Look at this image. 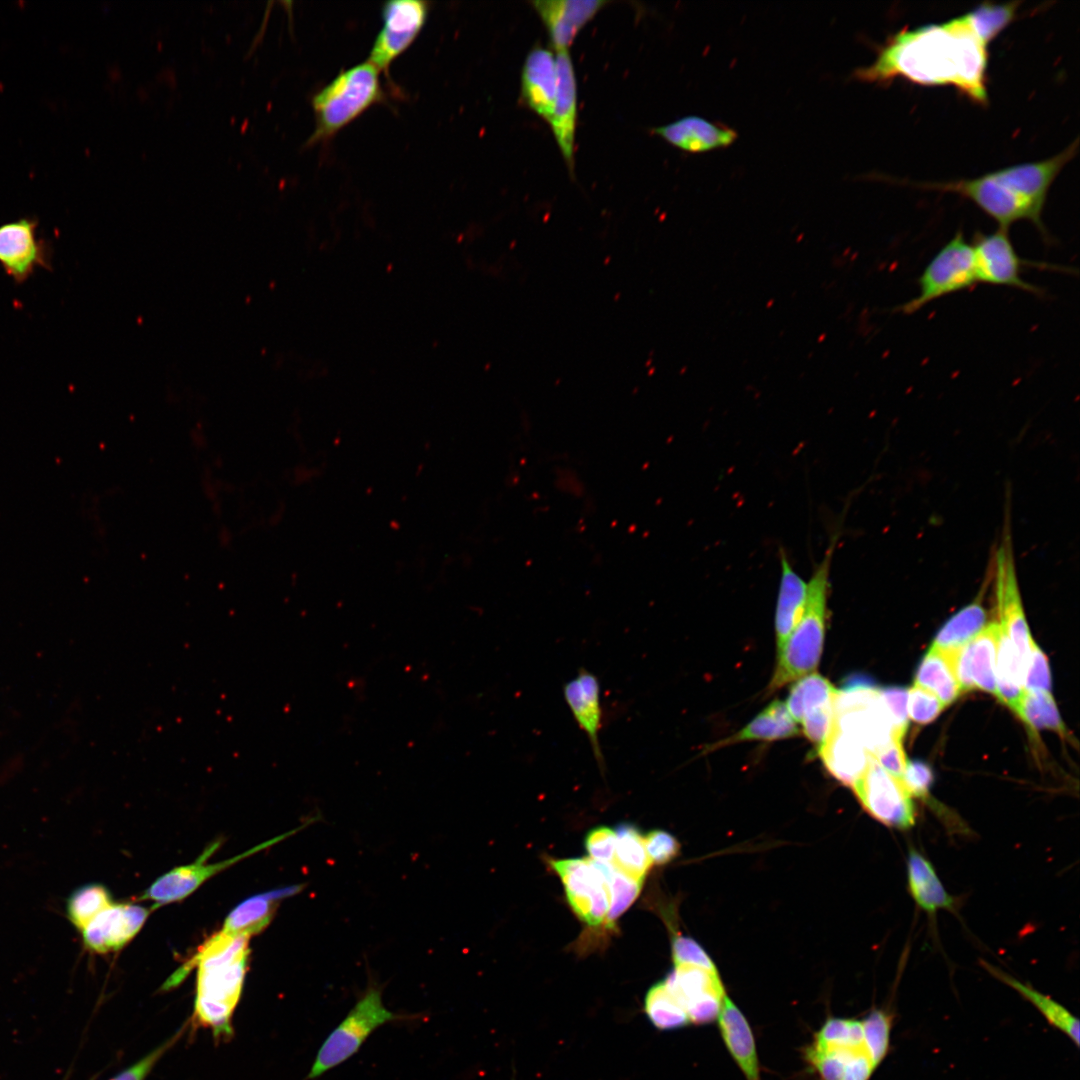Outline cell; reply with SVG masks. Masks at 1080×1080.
I'll return each mask as SVG.
<instances>
[{
    "instance_id": "obj_33",
    "label": "cell",
    "mask_w": 1080,
    "mask_h": 1080,
    "mask_svg": "<svg viewBox=\"0 0 1080 1080\" xmlns=\"http://www.w3.org/2000/svg\"><path fill=\"white\" fill-rule=\"evenodd\" d=\"M839 689L817 672L798 679L791 687L785 706L796 723L810 710L833 702Z\"/></svg>"
},
{
    "instance_id": "obj_10",
    "label": "cell",
    "mask_w": 1080,
    "mask_h": 1080,
    "mask_svg": "<svg viewBox=\"0 0 1080 1080\" xmlns=\"http://www.w3.org/2000/svg\"><path fill=\"white\" fill-rule=\"evenodd\" d=\"M550 865L560 877L570 907L577 917L590 926L605 922L609 894L603 863L589 858L551 860Z\"/></svg>"
},
{
    "instance_id": "obj_39",
    "label": "cell",
    "mask_w": 1080,
    "mask_h": 1080,
    "mask_svg": "<svg viewBox=\"0 0 1080 1080\" xmlns=\"http://www.w3.org/2000/svg\"><path fill=\"white\" fill-rule=\"evenodd\" d=\"M1022 1H1012L1004 4L983 2L973 10L966 13L977 37L986 45L988 44L1016 18V13Z\"/></svg>"
},
{
    "instance_id": "obj_11",
    "label": "cell",
    "mask_w": 1080,
    "mask_h": 1080,
    "mask_svg": "<svg viewBox=\"0 0 1080 1080\" xmlns=\"http://www.w3.org/2000/svg\"><path fill=\"white\" fill-rule=\"evenodd\" d=\"M999 626L1013 642L1026 671L1032 638L1025 619L1016 576L1011 538L1003 536L993 562ZM1025 676V675H1024Z\"/></svg>"
},
{
    "instance_id": "obj_31",
    "label": "cell",
    "mask_w": 1080,
    "mask_h": 1080,
    "mask_svg": "<svg viewBox=\"0 0 1080 1080\" xmlns=\"http://www.w3.org/2000/svg\"><path fill=\"white\" fill-rule=\"evenodd\" d=\"M915 685L934 694L944 707L961 693L949 659L932 646L916 671Z\"/></svg>"
},
{
    "instance_id": "obj_37",
    "label": "cell",
    "mask_w": 1080,
    "mask_h": 1080,
    "mask_svg": "<svg viewBox=\"0 0 1080 1080\" xmlns=\"http://www.w3.org/2000/svg\"><path fill=\"white\" fill-rule=\"evenodd\" d=\"M1015 713L1034 730L1047 728L1063 737L1067 736L1066 728L1050 692L1023 691Z\"/></svg>"
},
{
    "instance_id": "obj_19",
    "label": "cell",
    "mask_w": 1080,
    "mask_h": 1080,
    "mask_svg": "<svg viewBox=\"0 0 1080 1080\" xmlns=\"http://www.w3.org/2000/svg\"><path fill=\"white\" fill-rule=\"evenodd\" d=\"M563 697L579 728L590 743L594 760L600 771L605 770V759L599 742L602 727V707L598 677L581 667L577 675L563 685Z\"/></svg>"
},
{
    "instance_id": "obj_46",
    "label": "cell",
    "mask_w": 1080,
    "mask_h": 1080,
    "mask_svg": "<svg viewBox=\"0 0 1080 1080\" xmlns=\"http://www.w3.org/2000/svg\"><path fill=\"white\" fill-rule=\"evenodd\" d=\"M185 1030L183 1026L171 1038L149 1052L136 1063L118 1073L110 1080H146L158 1061L171 1049L181 1038Z\"/></svg>"
},
{
    "instance_id": "obj_22",
    "label": "cell",
    "mask_w": 1080,
    "mask_h": 1080,
    "mask_svg": "<svg viewBox=\"0 0 1080 1080\" xmlns=\"http://www.w3.org/2000/svg\"><path fill=\"white\" fill-rule=\"evenodd\" d=\"M520 90L527 107L550 123L557 92L556 55L552 50L536 45L528 52Z\"/></svg>"
},
{
    "instance_id": "obj_30",
    "label": "cell",
    "mask_w": 1080,
    "mask_h": 1080,
    "mask_svg": "<svg viewBox=\"0 0 1080 1080\" xmlns=\"http://www.w3.org/2000/svg\"><path fill=\"white\" fill-rule=\"evenodd\" d=\"M986 610L975 600L954 614L938 631L932 647L950 655L972 640L984 627Z\"/></svg>"
},
{
    "instance_id": "obj_45",
    "label": "cell",
    "mask_w": 1080,
    "mask_h": 1080,
    "mask_svg": "<svg viewBox=\"0 0 1080 1080\" xmlns=\"http://www.w3.org/2000/svg\"><path fill=\"white\" fill-rule=\"evenodd\" d=\"M1051 674L1047 656L1032 640L1024 676V691L1050 692Z\"/></svg>"
},
{
    "instance_id": "obj_4",
    "label": "cell",
    "mask_w": 1080,
    "mask_h": 1080,
    "mask_svg": "<svg viewBox=\"0 0 1080 1080\" xmlns=\"http://www.w3.org/2000/svg\"><path fill=\"white\" fill-rule=\"evenodd\" d=\"M380 71L366 61L341 71L312 97L315 130L307 144L334 136L372 105L385 98Z\"/></svg>"
},
{
    "instance_id": "obj_23",
    "label": "cell",
    "mask_w": 1080,
    "mask_h": 1080,
    "mask_svg": "<svg viewBox=\"0 0 1080 1080\" xmlns=\"http://www.w3.org/2000/svg\"><path fill=\"white\" fill-rule=\"evenodd\" d=\"M653 133L672 146L688 153H705L730 146L737 132L718 122L699 116H686L653 128Z\"/></svg>"
},
{
    "instance_id": "obj_40",
    "label": "cell",
    "mask_w": 1080,
    "mask_h": 1080,
    "mask_svg": "<svg viewBox=\"0 0 1080 1080\" xmlns=\"http://www.w3.org/2000/svg\"><path fill=\"white\" fill-rule=\"evenodd\" d=\"M603 866L609 894V907L605 924L608 928H614L618 918L638 897L643 881L625 874L612 863H603Z\"/></svg>"
},
{
    "instance_id": "obj_8",
    "label": "cell",
    "mask_w": 1080,
    "mask_h": 1080,
    "mask_svg": "<svg viewBox=\"0 0 1080 1080\" xmlns=\"http://www.w3.org/2000/svg\"><path fill=\"white\" fill-rule=\"evenodd\" d=\"M851 787L863 808L882 824L897 829L914 825L912 796L902 780L882 768L870 754L865 771Z\"/></svg>"
},
{
    "instance_id": "obj_50",
    "label": "cell",
    "mask_w": 1080,
    "mask_h": 1080,
    "mask_svg": "<svg viewBox=\"0 0 1080 1080\" xmlns=\"http://www.w3.org/2000/svg\"><path fill=\"white\" fill-rule=\"evenodd\" d=\"M880 694L888 710L894 736L903 739L908 727L907 691L901 687H888L880 689Z\"/></svg>"
},
{
    "instance_id": "obj_44",
    "label": "cell",
    "mask_w": 1080,
    "mask_h": 1080,
    "mask_svg": "<svg viewBox=\"0 0 1080 1080\" xmlns=\"http://www.w3.org/2000/svg\"><path fill=\"white\" fill-rule=\"evenodd\" d=\"M907 694V713L914 722L930 723L944 709V705L934 694L917 685L911 687Z\"/></svg>"
},
{
    "instance_id": "obj_28",
    "label": "cell",
    "mask_w": 1080,
    "mask_h": 1080,
    "mask_svg": "<svg viewBox=\"0 0 1080 1080\" xmlns=\"http://www.w3.org/2000/svg\"><path fill=\"white\" fill-rule=\"evenodd\" d=\"M799 734L797 723L789 714L785 703L775 699L744 728L706 748L714 751L724 746L747 741H773L794 737Z\"/></svg>"
},
{
    "instance_id": "obj_52",
    "label": "cell",
    "mask_w": 1080,
    "mask_h": 1080,
    "mask_svg": "<svg viewBox=\"0 0 1080 1080\" xmlns=\"http://www.w3.org/2000/svg\"><path fill=\"white\" fill-rule=\"evenodd\" d=\"M870 755L887 772L901 779L908 762L901 738L893 737L889 744Z\"/></svg>"
},
{
    "instance_id": "obj_41",
    "label": "cell",
    "mask_w": 1080,
    "mask_h": 1080,
    "mask_svg": "<svg viewBox=\"0 0 1080 1080\" xmlns=\"http://www.w3.org/2000/svg\"><path fill=\"white\" fill-rule=\"evenodd\" d=\"M861 1024L864 1050L875 1070L889 1050L892 1015L882 1009H873Z\"/></svg>"
},
{
    "instance_id": "obj_36",
    "label": "cell",
    "mask_w": 1080,
    "mask_h": 1080,
    "mask_svg": "<svg viewBox=\"0 0 1080 1080\" xmlns=\"http://www.w3.org/2000/svg\"><path fill=\"white\" fill-rule=\"evenodd\" d=\"M112 904L111 893L104 885L86 884L68 896L65 905L66 917L74 928L81 931Z\"/></svg>"
},
{
    "instance_id": "obj_53",
    "label": "cell",
    "mask_w": 1080,
    "mask_h": 1080,
    "mask_svg": "<svg viewBox=\"0 0 1080 1080\" xmlns=\"http://www.w3.org/2000/svg\"><path fill=\"white\" fill-rule=\"evenodd\" d=\"M873 1071L874 1068L863 1050L849 1058L842 1080H869Z\"/></svg>"
},
{
    "instance_id": "obj_48",
    "label": "cell",
    "mask_w": 1080,
    "mask_h": 1080,
    "mask_svg": "<svg viewBox=\"0 0 1080 1080\" xmlns=\"http://www.w3.org/2000/svg\"><path fill=\"white\" fill-rule=\"evenodd\" d=\"M585 848L590 858L596 862L613 863L616 848V833L607 826H597L585 836Z\"/></svg>"
},
{
    "instance_id": "obj_29",
    "label": "cell",
    "mask_w": 1080,
    "mask_h": 1080,
    "mask_svg": "<svg viewBox=\"0 0 1080 1080\" xmlns=\"http://www.w3.org/2000/svg\"><path fill=\"white\" fill-rule=\"evenodd\" d=\"M907 871L911 895L920 908L932 913L953 907V898L940 882L932 864L914 849L908 854Z\"/></svg>"
},
{
    "instance_id": "obj_5",
    "label": "cell",
    "mask_w": 1080,
    "mask_h": 1080,
    "mask_svg": "<svg viewBox=\"0 0 1080 1080\" xmlns=\"http://www.w3.org/2000/svg\"><path fill=\"white\" fill-rule=\"evenodd\" d=\"M382 994L383 985L370 979L354 1006L320 1046L306 1079L314 1080L347 1061L380 1026L422 1018V1014L389 1010L383 1003Z\"/></svg>"
},
{
    "instance_id": "obj_26",
    "label": "cell",
    "mask_w": 1080,
    "mask_h": 1080,
    "mask_svg": "<svg viewBox=\"0 0 1080 1080\" xmlns=\"http://www.w3.org/2000/svg\"><path fill=\"white\" fill-rule=\"evenodd\" d=\"M780 582L775 613L777 654L799 622L805 607L807 582L795 571L785 551L779 550Z\"/></svg>"
},
{
    "instance_id": "obj_17",
    "label": "cell",
    "mask_w": 1080,
    "mask_h": 1080,
    "mask_svg": "<svg viewBox=\"0 0 1080 1080\" xmlns=\"http://www.w3.org/2000/svg\"><path fill=\"white\" fill-rule=\"evenodd\" d=\"M997 622L989 623L956 652L945 655L953 668L961 692L980 689L996 696Z\"/></svg>"
},
{
    "instance_id": "obj_20",
    "label": "cell",
    "mask_w": 1080,
    "mask_h": 1080,
    "mask_svg": "<svg viewBox=\"0 0 1080 1080\" xmlns=\"http://www.w3.org/2000/svg\"><path fill=\"white\" fill-rule=\"evenodd\" d=\"M556 52L568 51L579 31L607 4L606 0H533Z\"/></svg>"
},
{
    "instance_id": "obj_16",
    "label": "cell",
    "mask_w": 1080,
    "mask_h": 1080,
    "mask_svg": "<svg viewBox=\"0 0 1080 1080\" xmlns=\"http://www.w3.org/2000/svg\"><path fill=\"white\" fill-rule=\"evenodd\" d=\"M1079 148L1076 138L1059 154L1037 162H1026L987 173L988 176L1028 201L1042 215L1050 186Z\"/></svg>"
},
{
    "instance_id": "obj_25",
    "label": "cell",
    "mask_w": 1080,
    "mask_h": 1080,
    "mask_svg": "<svg viewBox=\"0 0 1080 1080\" xmlns=\"http://www.w3.org/2000/svg\"><path fill=\"white\" fill-rule=\"evenodd\" d=\"M303 888V884L290 885L244 900L226 917L222 930L248 937L258 934L269 925L280 902L298 894Z\"/></svg>"
},
{
    "instance_id": "obj_51",
    "label": "cell",
    "mask_w": 1080,
    "mask_h": 1080,
    "mask_svg": "<svg viewBox=\"0 0 1080 1080\" xmlns=\"http://www.w3.org/2000/svg\"><path fill=\"white\" fill-rule=\"evenodd\" d=\"M931 768L922 761H908L901 780L911 796L926 800L933 783Z\"/></svg>"
},
{
    "instance_id": "obj_18",
    "label": "cell",
    "mask_w": 1080,
    "mask_h": 1080,
    "mask_svg": "<svg viewBox=\"0 0 1080 1080\" xmlns=\"http://www.w3.org/2000/svg\"><path fill=\"white\" fill-rule=\"evenodd\" d=\"M149 911L136 904H112L80 931L84 946L91 952L118 951L141 929Z\"/></svg>"
},
{
    "instance_id": "obj_43",
    "label": "cell",
    "mask_w": 1080,
    "mask_h": 1080,
    "mask_svg": "<svg viewBox=\"0 0 1080 1080\" xmlns=\"http://www.w3.org/2000/svg\"><path fill=\"white\" fill-rule=\"evenodd\" d=\"M834 707L835 700L814 708L807 712L800 722L803 733L813 745L816 756H818L830 732L834 718Z\"/></svg>"
},
{
    "instance_id": "obj_32",
    "label": "cell",
    "mask_w": 1080,
    "mask_h": 1080,
    "mask_svg": "<svg viewBox=\"0 0 1080 1080\" xmlns=\"http://www.w3.org/2000/svg\"><path fill=\"white\" fill-rule=\"evenodd\" d=\"M987 970L1005 984L1015 989L1024 998L1030 1001L1047 1019V1021L1064 1032L1072 1041L1079 1045V1021L1064 1006L1044 995L1030 985L1024 984L1012 976L985 964Z\"/></svg>"
},
{
    "instance_id": "obj_6",
    "label": "cell",
    "mask_w": 1080,
    "mask_h": 1080,
    "mask_svg": "<svg viewBox=\"0 0 1080 1080\" xmlns=\"http://www.w3.org/2000/svg\"><path fill=\"white\" fill-rule=\"evenodd\" d=\"M918 294L896 308L913 314L932 301L978 284L971 242L958 231L928 262L918 280Z\"/></svg>"
},
{
    "instance_id": "obj_1",
    "label": "cell",
    "mask_w": 1080,
    "mask_h": 1080,
    "mask_svg": "<svg viewBox=\"0 0 1080 1080\" xmlns=\"http://www.w3.org/2000/svg\"><path fill=\"white\" fill-rule=\"evenodd\" d=\"M987 58V46L964 14L945 23L899 31L878 49L871 65L857 68L852 76L879 84L896 77L923 85L949 84L986 105Z\"/></svg>"
},
{
    "instance_id": "obj_47",
    "label": "cell",
    "mask_w": 1080,
    "mask_h": 1080,
    "mask_svg": "<svg viewBox=\"0 0 1080 1080\" xmlns=\"http://www.w3.org/2000/svg\"><path fill=\"white\" fill-rule=\"evenodd\" d=\"M672 957L675 965H690L717 971L714 962L705 950L690 937L676 936L673 939Z\"/></svg>"
},
{
    "instance_id": "obj_7",
    "label": "cell",
    "mask_w": 1080,
    "mask_h": 1080,
    "mask_svg": "<svg viewBox=\"0 0 1080 1080\" xmlns=\"http://www.w3.org/2000/svg\"><path fill=\"white\" fill-rule=\"evenodd\" d=\"M918 187L957 193L972 201L986 215L993 218L1002 229L1008 230L1009 226L1016 221L1029 220L1038 228L1045 240L1049 239L1042 222V215L1028 201L987 174L972 179L919 184Z\"/></svg>"
},
{
    "instance_id": "obj_15",
    "label": "cell",
    "mask_w": 1080,
    "mask_h": 1080,
    "mask_svg": "<svg viewBox=\"0 0 1080 1080\" xmlns=\"http://www.w3.org/2000/svg\"><path fill=\"white\" fill-rule=\"evenodd\" d=\"M306 825L307 823L301 825L300 827L292 831H289L283 835H280L265 843H262L257 847H254L249 851H246L245 853L235 856L231 859L205 865L204 860L213 851H215L218 846L217 843H214L212 846L208 847L204 851V853L199 857L196 862L189 865L177 867L158 878L144 892V894L140 897V900L153 901L155 904L154 908L174 901H179L187 897L193 891H195L205 880L209 879L214 874L232 865V863H235L238 860L246 857L247 855L255 853L265 847L275 844L276 842L286 837H289L293 833L304 828Z\"/></svg>"
},
{
    "instance_id": "obj_38",
    "label": "cell",
    "mask_w": 1080,
    "mask_h": 1080,
    "mask_svg": "<svg viewBox=\"0 0 1080 1080\" xmlns=\"http://www.w3.org/2000/svg\"><path fill=\"white\" fill-rule=\"evenodd\" d=\"M812 1045L827 1051L863 1050L861 1021L833 1016L828 1017L815 1033Z\"/></svg>"
},
{
    "instance_id": "obj_21",
    "label": "cell",
    "mask_w": 1080,
    "mask_h": 1080,
    "mask_svg": "<svg viewBox=\"0 0 1080 1080\" xmlns=\"http://www.w3.org/2000/svg\"><path fill=\"white\" fill-rule=\"evenodd\" d=\"M557 92L550 126L560 153L573 173L577 125V81L569 51L556 53Z\"/></svg>"
},
{
    "instance_id": "obj_12",
    "label": "cell",
    "mask_w": 1080,
    "mask_h": 1080,
    "mask_svg": "<svg viewBox=\"0 0 1080 1080\" xmlns=\"http://www.w3.org/2000/svg\"><path fill=\"white\" fill-rule=\"evenodd\" d=\"M37 227L38 221L28 217L0 225V266L16 284L38 269L52 270L53 249Z\"/></svg>"
},
{
    "instance_id": "obj_3",
    "label": "cell",
    "mask_w": 1080,
    "mask_h": 1080,
    "mask_svg": "<svg viewBox=\"0 0 1080 1080\" xmlns=\"http://www.w3.org/2000/svg\"><path fill=\"white\" fill-rule=\"evenodd\" d=\"M839 534L831 536L823 558L807 582L803 614L785 645L777 654V664L768 691L815 672L824 645L830 569Z\"/></svg>"
},
{
    "instance_id": "obj_35",
    "label": "cell",
    "mask_w": 1080,
    "mask_h": 1080,
    "mask_svg": "<svg viewBox=\"0 0 1080 1080\" xmlns=\"http://www.w3.org/2000/svg\"><path fill=\"white\" fill-rule=\"evenodd\" d=\"M644 1011L650 1023L661 1031L677 1030L691 1024L685 1009L668 991L663 981L648 989L644 999Z\"/></svg>"
},
{
    "instance_id": "obj_34",
    "label": "cell",
    "mask_w": 1080,
    "mask_h": 1080,
    "mask_svg": "<svg viewBox=\"0 0 1080 1080\" xmlns=\"http://www.w3.org/2000/svg\"><path fill=\"white\" fill-rule=\"evenodd\" d=\"M615 833L616 848L612 864L625 874L644 881L652 862L640 830L631 823H621Z\"/></svg>"
},
{
    "instance_id": "obj_24",
    "label": "cell",
    "mask_w": 1080,
    "mask_h": 1080,
    "mask_svg": "<svg viewBox=\"0 0 1080 1080\" xmlns=\"http://www.w3.org/2000/svg\"><path fill=\"white\" fill-rule=\"evenodd\" d=\"M717 1021L723 1042L746 1080H761L753 1032L745 1015L728 996Z\"/></svg>"
},
{
    "instance_id": "obj_42",
    "label": "cell",
    "mask_w": 1080,
    "mask_h": 1080,
    "mask_svg": "<svg viewBox=\"0 0 1080 1080\" xmlns=\"http://www.w3.org/2000/svg\"><path fill=\"white\" fill-rule=\"evenodd\" d=\"M864 1050V1049H863ZM858 1051H827L809 1045L804 1056L820 1080H842L849 1058Z\"/></svg>"
},
{
    "instance_id": "obj_13",
    "label": "cell",
    "mask_w": 1080,
    "mask_h": 1080,
    "mask_svg": "<svg viewBox=\"0 0 1080 1080\" xmlns=\"http://www.w3.org/2000/svg\"><path fill=\"white\" fill-rule=\"evenodd\" d=\"M429 13V2L394 0L382 7L383 25L371 47L368 62L379 71H387L423 29Z\"/></svg>"
},
{
    "instance_id": "obj_2",
    "label": "cell",
    "mask_w": 1080,
    "mask_h": 1080,
    "mask_svg": "<svg viewBox=\"0 0 1080 1080\" xmlns=\"http://www.w3.org/2000/svg\"><path fill=\"white\" fill-rule=\"evenodd\" d=\"M248 943V936L221 930L209 937L163 985V989L175 987L192 967H197L192 1024L209 1029L216 1040H229L233 1035L232 1018L247 971Z\"/></svg>"
},
{
    "instance_id": "obj_14",
    "label": "cell",
    "mask_w": 1080,
    "mask_h": 1080,
    "mask_svg": "<svg viewBox=\"0 0 1080 1080\" xmlns=\"http://www.w3.org/2000/svg\"><path fill=\"white\" fill-rule=\"evenodd\" d=\"M695 1025L715 1022L727 996L718 971L696 966L676 965L663 980Z\"/></svg>"
},
{
    "instance_id": "obj_9",
    "label": "cell",
    "mask_w": 1080,
    "mask_h": 1080,
    "mask_svg": "<svg viewBox=\"0 0 1080 1080\" xmlns=\"http://www.w3.org/2000/svg\"><path fill=\"white\" fill-rule=\"evenodd\" d=\"M971 244L979 283L1011 287L1041 296L1042 289L1022 277L1024 268L1034 266L1056 269L1054 265L1034 263L1021 258L1007 229L998 228L991 233L976 232Z\"/></svg>"
},
{
    "instance_id": "obj_49",
    "label": "cell",
    "mask_w": 1080,
    "mask_h": 1080,
    "mask_svg": "<svg viewBox=\"0 0 1080 1080\" xmlns=\"http://www.w3.org/2000/svg\"><path fill=\"white\" fill-rule=\"evenodd\" d=\"M647 854L652 863L664 865L676 858L680 852V843L669 832L652 830L644 837Z\"/></svg>"
},
{
    "instance_id": "obj_27",
    "label": "cell",
    "mask_w": 1080,
    "mask_h": 1080,
    "mask_svg": "<svg viewBox=\"0 0 1080 1080\" xmlns=\"http://www.w3.org/2000/svg\"><path fill=\"white\" fill-rule=\"evenodd\" d=\"M818 756L833 777L852 786L865 771L869 753L861 743L832 725Z\"/></svg>"
}]
</instances>
